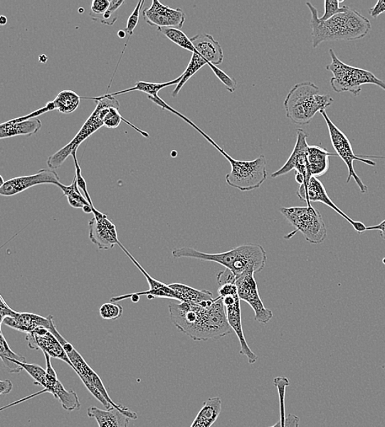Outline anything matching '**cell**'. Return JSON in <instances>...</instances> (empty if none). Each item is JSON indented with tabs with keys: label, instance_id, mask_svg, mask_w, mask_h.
<instances>
[{
	"label": "cell",
	"instance_id": "33",
	"mask_svg": "<svg viewBox=\"0 0 385 427\" xmlns=\"http://www.w3.org/2000/svg\"><path fill=\"white\" fill-rule=\"evenodd\" d=\"M274 384L280 395V420L276 424L270 427H285V392L288 386H290V381L287 377H276Z\"/></svg>",
	"mask_w": 385,
	"mask_h": 427
},
{
	"label": "cell",
	"instance_id": "7",
	"mask_svg": "<svg viewBox=\"0 0 385 427\" xmlns=\"http://www.w3.org/2000/svg\"><path fill=\"white\" fill-rule=\"evenodd\" d=\"M329 52L331 63L326 66V69L333 73L330 85L335 93H350L358 96L362 93V85L366 84L376 85L385 90V82L371 72L347 65L337 57L334 50L329 49Z\"/></svg>",
	"mask_w": 385,
	"mask_h": 427
},
{
	"label": "cell",
	"instance_id": "1",
	"mask_svg": "<svg viewBox=\"0 0 385 427\" xmlns=\"http://www.w3.org/2000/svg\"><path fill=\"white\" fill-rule=\"evenodd\" d=\"M169 311L175 327L195 341L221 339L233 330L221 297L201 304L171 302Z\"/></svg>",
	"mask_w": 385,
	"mask_h": 427
},
{
	"label": "cell",
	"instance_id": "36",
	"mask_svg": "<svg viewBox=\"0 0 385 427\" xmlns=\"http://www.w3.org/2000/svg\"><path fill=\"white\" fill-rule=\"evenodd\" d=\"M343 2L344 0H341V1H338V0H325V13L322 17L320 18V21H327L337 14L345 12L347 6H339L340 3Z\"/></svg>",
	"mask_w": 385,
	"mask_h": 427
},
{
	"label": "cell",
	"instance_id": "25",
	"mask_svg": "<svg viewBox=\"0 0 385 427\" xmlns=\"http://www.w3.org/2000/svg\"><path fill=\"white\" fill-rule=\"evenodd\" d=\"M222 401L219 397L210 398L203 404L191 427H211L221 415Z\"/></svg>",
	"mask_w": 385,
	"mask_h": 427
},
{
	"label": "cell",
	"instance_id": "9",
	"mask_svg": "<svg viewBox=\"0 0 385 427\" xmlns=\"http://www.w3.org/2000/svg\"><path fill=\"white\" fill-rule=\"evenodd\" d=\"M50 330L56 335V337L60 341V343L63 347L64 350L66 351L69 359H70L73 363V370L78 374V376L81 379L83 384H85L88 382L93 384L95 388L103 395L107 401L113 406L114 408L122 411V413L132 420L137 419L138 416L136 413L132 412V410L125 407V406L117 404L113 402V400L110 398L109 394L107 392L100 376L93 370V368L85 362L81 354L74 349V347L64 339L60 332H58L55 323H52L51 329Z\"/></svg>",
	"mask_w": 385,
	"mask_h": 427
},
{
	"label": "cell",
	"instance_id": "35",
	"mask_svg": "<svg viewBox=\"0 0 385 427\" xmlns=\"http://www.w3.org/2000/svg\"><path fill=\"white\" fill-rule=\"evenodd\" d=\"M124 4V0H110L109 9L106 11V13L102 17L96 21H100V23L105 25L113 26L117 19V16L116 14L117 11L119 10L121 5Z\"/></svg>",
	"mask_w": 385,
	"mask_h": 427
},
{
	"label": "cell",
	"instance_id": "22",
	"mask_svg": "<svg viewBox=\"0 0 385 427\" xmlns=\"http://www.w3.org/2000/svg\"><path fill=\"white\" fill-rule=\"evenodd\" d=\"M42 122L39 119L21 121L14 119L0 125V138H9L16 136H32L41 130Z\"/></svg>",
	"mask_w": 385,
	"mask_h": 427
},
{
	"label": "cell",
	"instance_id": "48",
	"mask_svg": "<svg viewBox=\"0 0 385 427\" xmlns=\"http://www.w3.org/2000/svg\"><path fill=\"white\" fill-rule=\"evenodd\" d=\"M8 23V19L6 17H5V16H1V17H0V23H1V25H5Z\"/></svg>",
	"mask_w": 385,
	"mask_h": 427
},
{
	"label": "cell",
	"instance_id": "51",
	"mask_svg": "<svg viewBox=\"0 0 385 427\" xmlns=\"http://www.w3.org/2000/svg\"><path fill=\"white\" fill-rule=\"evenodd\" d=\"M78 12H79V14H83L84 9H78Z\"/></svg>",
	"mask_w": 385,
	"mask_h": 427
},
{
	"label": "cell",
	"instance_id": "4",
	"mask_svg": "<svg viewBox=\"0 0 385 427\" xmlns=\"http://www.w3.org/2000/svg\"><path fill=\"white\" fill-rule=\"evenodd\" d=\"M320 89L312 82L294 85L283 101L286 116L294 125H307L322 110L334 103L329 95H320Z\"/></svg>",
	"mask_w": 385,
	"mask_h": 427
},
{
	"label": "cell",
	"instance_id": "44",
	"mask_svg": "<svg viewBox=\"0 0 385 427\" xmlns=\"http://www.w3.org/2000/svg\"><path fill=\"white\" fill-rule=\"evenodd\" d=\"M13 389V384L9 380L0 381V394L4 395L9 394Z\"/></svg>",
	"mask_w": 385,
	"mask_h": 427
},
{
	"label": "cell",
	"instance_id": "27",
	"mask_svg": "<svg viewBox=\"0 0 385 427\" xmlns=\"http://www.w3.org/2000/svg\"><path fill=\"white\" fill-rule=\"evenodd\" d=\"M181 78H183V75H181L179 78L173 80V81L164 83L138 82L133 88L121 90V92L106 94L104 96L105 97H115L116 95L135 92V90H137V92L147 93L149 96H157L159 95L158 93L159 90H162L165 88L170 87V85H177L181 82Z\"/></svg>",
	"mask_w": 385,
	"mask_h": 427
},
{
	"label": "cell",
	"instance_id": "5",
	"mask_svg": "<svg viewBox=\"0 0 385 427\" xmlns=\"http://www.w3.org/2000/svg\"><path fill=\"white\" fill-rule=\"evenodd\" d=\"M83 98L95 100V109L73 140L68 145L60 149V151L48 158V167L52 170L60 168L63 163L66 162L68 157L72 156L75 149H78L84 141L104 126V117L108 113L110 108L115 107V108L120 109V106L119 100H117L115 97H105L102 95L100 97Z\"/></svg>",
	"mask_w": 385,
	"mask_h": 427
},
{
	"label": "cell",
	"instance_id": "34",
	"mask_svg": "<svg viewBox=\"0 0 385 427\" xmlns=\"http://www.w3.org/2000/svg\"><path fill=\"white\" fill-rule=\"evenodd\" d=\"M124 308L115 302H107L100 308V317L104 320H115L122 317Z\"/></svg>",
	"mask_w": 385,
	"mask_h": 427
},
{
	"label": "cell",
	"instance_id": "19",
	"mask_svg": "<svg viewBox=\"0 0 385 427\" xmlns=\"http://www.w3.org/2000/svg\"><path fill=\"white\" fill-rule=\"evenodd\" d=\"M53 320L52 316L46 318L34 313L17 312L13 317L5 318L1 325L4 324L10 328L21 331V332L26 334L33 332L40 327H44L50 330Z\"/></svg>",
	"mask_w": 385,
	"mask_h": 427
},
{
	"label": "cell",
	"instance_id": "40",
	"mask_svg": "<svg viewBox=\"0 0 385 427\" xmlns=\"http://www.w3.org/2000/svg\"><path fill=\"white\" fill-rule=\"evenodd\" d=\"M144 4H145L144 0L139 1L137 4L136 9L135 11H133V13L130 15V17L128 18L125 32L126 34L127 33L130 36L133 35V31H135L138 23L139 16H140L141 10Z\"/></svg>",
	"mask_w": 385,
	"mask_h": 427
},
{
	"label": "cell",
	"instance_id": "49",
	"mask_svg": "<svg viewBox=\"0 0 385 427\" xmlns=\"http://www.w3.org/2000/svg\"><path fill=\"white\" fill-rule=\"evenodd\" d=\"M117 36H119L120 38H125V37L126 36L125 31H120L119 32H117Z\"/></svg>",
	"mask_w": 385,
	"mask_h": 427
},
{
	"label": "cell",
	"instance_id": "11",
	"mask_svg": "<svg viewBox=\"0 0 385 427\" xmlns=\"http://www.w3.org/2000/svg\"><path fill=\"white\" fill-rule=\"evenodd\" d=\"M240 300L248 302L255 312V320L260 324H268L273 318V312L265 307L259 295L258 283L254 273H246L235 282Z\"/></svg>",
	"mask_w": 385,
	"mask_h": 427
},
{
	"label": "cell",
	"instance_id": "39",
	"mask_svg": "<svg viewBox=\"0 0 385 427\" xmlns=\"http://www.w3.org/2000/svg\"><path fill=\"white\" fill-rule=\"evenodd\" d=\"M110 5V0H94L90 7V16L93 21H97L106 13Z\"/></svg>",
	"mask_w": 385,
	"mask_h": 427
},
{
	"label": "cell",
	"instance_id": "37",
	"mask_svg": "<svg viewBox=\"0 0 385 427\" xmlns=\"http://www.w3.org/2000/svg\"><path fill=\"white\" fill-rule=\"evenodd\" d=\"M0 357H1L2 359H9L21 362H26L24 357L15 354V352L10 349L6 339L4 338L2 331L0 332Z\"/></svg>",
	"mask_w": 385,
	"mask_h": 427
},
{
	"label": "cell",
	"instance_id": "14",
	"mask_svg": "<svg viewBox=\"0 0 385 427\" xmlns=\"http://www.w3.org/2000/svg\"><path fill=\"white\" fill-rule=\"evenodd\" d=\"M142 16L149 25L157 26V28L181 29L186 20L183 10L165 6L158 0H153L152 6L143 10Z\"/></svg>",
	"mask_w": 385,
	"mask_h": 427
},
{
	"label": "cell",
	"instance_id": "6",
	"mask_svg": "<svg viewBox=\"0 0 385 427\" xmlns=\"http://www.w3.org/2000/svg\"><path fill=\"white\" fill-rule=\"evenodd\" d=\"M208 142H211L231 165L232 169L226 177L230 186L242 191H250L260 189L265 183L267 179V162L264 154L254 160H237L228 156L211 138Z\"/></svg>",
	"mask_w": 385,
	"mask_h": 427
},
{
	"label": "cell",
	"instance_id": "21",
	"mask_svg": "<svg viewBox=\"0 0 385 427\" xmlns=\"http://www.w3.org/2000/svg\"><path fill=\"white\" fill-rule=\"evenodd\" d=\"M120 248L124 251V253L128 256L133 264H135L139 270L142 272L144 276L146 277L147 283L149 286V290L145 292H136L137 296L145 295L147 296L148 299L156 297H162L172 299V300L178 301V297L176 295L174 291L169 285H164V283L154 280L147 272L143 269V267L137 263L135 258L130 254V252L125 248V246L120 242L119 244Z\"/></svg>",
	"mask_w": 385,
	"mask_h": 427
},
{
	"label": "cell",
	"instance_id": "23",
	"mask_svg": "<svg viewBox=\"0 0 385 427\" xmlns=\"http://www.w3.org/2000/svg\"><path fill=\"white\" fill-rule=\"evenodd\" d=\"M88 416L95 419L99 427H130L131 420L122 411L114 407L106 410L90 407Z\"/></svg>",
	"mask_w": 385,
	"mask_h": 427
},
{
	"label": "cell",
	"instance_id": "38",
	"mask_svg": "<svg viewBox=\"0 0 385 427\" xmlns=\"http://www.w3.org/2000/svg\"><path fill=\"white\" fill-rule=\"evenodd\" d=\"M210 68L212 69L216 76L221 80V81L226 85L229 93H234L235 90L238 88V82L234 78H230L228 75L221 70L218 67L211 65Z\"/></svg>",
	"mask_w": 385,
	"mask_h": 427
},
{
	"label": "cell",
	"instance_id": "42",
	"mask_svg": "<svg viewBox=\"0 0 385 427\" xmlns=\"http://www.w3.org/2000/svg\"><path fill=\"white\" fill-rule=\"evenodd\" d=\"M16 314H17V312L11 309L6 302L4 301L3 296L0 295V318H1L0 319V324H2L5 318L13 317Z\"/></svg>",
	"mask_w": 385,
	"mask_h": 427
},
{
	"label": "cell",
	"instance_id": "17",
	"mask_svg": "<svg viewBox=\"0 0 385 427\" xmlns=\"http://www.w3.org/2000/svg\"><path fill=\"white\" fill-rule=\"evenodd\" d=\"M94 217L89 221L90 241L100 250H110L120 242L117 238L116 226L105 214L95 209Z\"/></svg>",
	"mask_w": 385,
	"mask_h": 427
},
{
	"label": "cell",
	"instance_id": "15",
	"mask_svg": "<svg viewBox=\"0 0 385 427\" xmlns=\"http://www.w3.org/2000/svg\"><path fill=\"white\" fill-rule=\"evenodd\" d=\"M224 308H226L228 322L230 327L236 333L240 342V354L245 355L248 359L250 364H254L258 360V357L250 349L245 339L243 328L242 311H241V303L238 292L233 293L231 295L222 297Z\"/></svg>",
	"mask_w": 385,
	"mask_h": 427
},
{
	"label": "cell",
	"instance_id": "24",
	"mask_svg": "<svg viewBox=\"0 0 385 427\" xmlns=\"http://www.w3.org/2000/svg\"><path fill=\"white\" fill-rule=\"evenodd\" d=\"M338 157L336 153H330L320 146H309L307 159L312 177L319 178L328 172L329 157Z\"/></svg>",
	"mask_w": 385,
	"mask_h": 427
},
{
	"label": "cell",
	"instance_id": "20",
	"mask_svg": "<svg viewBox=\"0 0 385 427\" xmlns=\"http://www.w3.org/2000/svg\"><path fill=\"white\" fill-rule=\"evenodd\" d=\"M196 51L208 62V66L221 65L223 61V51L219 42L210 34H198L191 38Z\"/></svg>",
	"mask_w": 385,
	"mask_h": 427
},
{
	"label": "cell",
	"instance_id": "18",
	"mask_svg": "<svg viewBox=\"0 0 385 427\" xmlns=\"http://www.w3.org/2000/svg\"><path fill=\"white\" fill-rule=\"evenodd\" d=\"M31 349H41L44 354L50 355L53 359H60L70 366L73 365L60 341L56 337L51 330L40 327L33 332L26 334Z\"/></svg>",
	"mask_w": 385,
	"mask_h": 427
},
{
	"label": "cell",
	"instance_id": "43",
	"mask_svg": "<svg viewBox=\"0 0 385 427\" xmlns=\"http://www.w3.org/2000/svg\"><path fill=\"white\" fill-rule=\"evenodd\" d=\"M385 13V0H379L375 7L369 10V14L374 19H377L379 15Z\"/></svg>",
	"mask_w": 385,
	"mask_h": 427
},
{
	"label": "cell",
	"instance_id": "29",
	"mask_svg": "<svg viewBox=\"0 0 385 427\" xmlns=\"http://www.w3.org/2000/svg\"><path fill=\"white\" fill-rule=\"evenodd\" d=\"M51 394L56 399L60 400L64 410L72 412V411L81 408V403L76 392L66 391L62 383L58 380L53 388Z\"/></svg>",
	"mask_w": 385,
	"mask_h": 427
},
{
	"label": "cell",
	"instance_id": "3",
	"mask_svg": "<svg viewBox=\"0 0 385 427\" xmlns=\"http://www.w3.org/2000/svg\"><path fill=\"white\" fill-rule=\"evenodd\" d=\"M172 254L175 258H189L221 264L231 271L237 279L246 273H259L265 269L267 260L264 248L253 243L239 246L222 253H205L185 247L174 249Z\"/></svg>",
	"mask_w": 385,
	"mask_h": 427
},
{
	"label": "cell",
	"instance_id": "47",
	"mask_svg": "<svg viewBox=\"0 0 385 427\" xmlns=\"http://www.w3.org/2000/svg\"><path fill=\"white\" fill-rule=\"evenodd\" d=\"M295 179L298 184L302 185L304 184L305 178L301 174L295 172Z\"/></svg>",
	"mask_w": 385,
	"mask_h": 427
},
{
	"label": "cell",
	"instance_id": "30",
	"mask_svg": "<svg viewBox=\"0 0 385 427\" xmlns=\"http://www.w3.org/2000/svg\"><path fill=\"white\" fill-rule=\"evenodd\" d=\"M57 186L63 191V195L68 197L69 205L72 207L76 208V209H83L85 206H92L80 191L81 189L78 188L76 177H74L71 185L66 186L60 183Z\"/></svg>",
	"mask_w": 385,
	"mask_h": 427
},
{
	"label": "cell",
	"instance_id": "16",
	"mask_svg": "<svg viewBox=\"0 0 385 427\" xmlns=\"http://www.w3.org/2000/svg\"><path fill=\"white\" fill-rule=\"evenodd\" d=\"M60 177L56 171L43 169L35 174L11 179L0 188V194L4 196H13L28 190L32 186L41 184L58 185Z\"/></svg>",
	"mask_w": 385,
	"mask_h": 427
},
{
	"label": "cell",
	"instance_id": "52",
	"mask_svg": "<svg viewBox=\"0 0 385 427\" xmlns=\"http://www.w3.org/2000/svg\"><path fill=\"white\" fill-rule=\"evenodd\" d=\"M382 367H383V368H384V369L385 370V365H384Z\"/></svg>",
	"mask_w": 385,
	"mask_h": 427
},
{
	"label": "cell",
	"instance_id": "45",
	"mask_svg": "<svg viewBox=\"0 0 385 427\" xmlns=\"http://www.w3.org/2000/svg\"><path fill=\"white\" fill-rule=\"evenodd\" d=\"M367 231H378L381 237L385 240V220L375 226L366 227Z\"/></svg>",
	"mask_w": 385,
	"mask_h": 427
},
{
	"label": "cell",
	"instance_id": "41",
	"mask_svg": "<svg viewBox=\"0 0 385 427\" xmlns=\"http://www.w3.org/2000/svg\"><path fill=\"white\" fill-rule=\"evenodd\" d=\"M236 280V276H235L232 273V272L228 269L219 272V273L217 275V281L218 286H221L226 284H235Z\"/></svg>",
	"mask_w": 385,
	"mask_h": 427
},
{
	"label": "cell",
	"instance_id": "13",
	"mask_svg": "<svg viewBox=\"0 0 385 427\" xmlns=\"http://www.w3.org/2000/svg\"><path fill=\"white\" fill-rule=\"evenodd\" d=\"M297 195L301 201H307V206H311L312 202H322L328 206L334 211L344 217L347 222L352 224L358 233L366 231V227L364 223L359 221H355L346 215V214L337 206L326 191L324 184L317 178L312 177L310 179L307 185L299 186Z\"/></svg>",
	"mask_w": 385,
	"mask_h": 427
},
{
	"label": "cell",
	"instance_id": "31",
	"mask_svg": "<svg viewBox=\"0 0 385 427\" xmlns=\"http://www.w3.org/2000/svg\"><path fill=\"white\" fill-rule=\"evenodd\" d=\"M205 65H208V62L195 50V51L192 53V56L188 68H186L184 73L181 74L183 75V78H181V82L176 85V88L174 90L172 93L173 97H176V96L179 94L181 89L184 88V85L188 83L189 80L192 76H194V75Z\"/></svg>",
	"mask_w": 385,
	"mask_h": 427
},
{
	"label": "cell",
	"instance_id": "2",
	"mask_svg": "<svg viewBox=\"0 0 385 427\" xmlns=\"http://www.w3.org/2000/svg\"><path fill=\"white\" fill-rule=\"evenodd\" d=\"M312 14V38L314 49L326 41H356L363 38L371 29L370 20L355 9L347 6L344 13L322 21L312 3H307Z\"/></svg>",
	"mask_w": 385,
	"mask_h": 427
},
{
	"label": "cell",
	"instance_id": "46",
	"mask_svg": "<svg viewBox=\"0 0 385 427\" xmlns=\"http://www.w3.org/2000/svg\"><path fill=\"white\" fill-rule=\"evenodd\" d=\"M299 421L296 416H288L285 419V427H298Z\"/></svg>",
	"mask_w": 385,
	"mask_h": 427
},
{
	"label": "cell",
	"instance_id": "50",
	"mask_svg": "<svg viewBox=\"0 0 385 427\" xmlns=\"http://www.w3.org/2000/svg\"><path fill=\"white\" fill-rule=\"evenodd\" d=\"M39 60L41 63H46L48 60V57L46 56L43 55L39 57Z\"/></svg>",
	"mask_w": 385,
	"mask_h": 427
},
{
	"label": "cell",
	"instance_id": "8",
	"mask_svg": "<svg viewBox=\"0 0 385 427\" xmlns=\"http://www.w3.org/2000/svg\"><path fill=\"white\" fill-rule=\"evenodd\" d=\"M283 216L296 228L288 234L285 239H290L297 232H301L307 241L312 244H320L327 237V229L322 214L312 206L281 208Z\"/></svg>",
	"mask_w": 385,
	"mask_h": 427
},
{
	"label": "cell",
	"instance_id": "28",
	"mask_svg": "<svg viewBox=\"0 0 385 427\" xmlns=\"http://www.w3.org/2000/svg\"><path fill=\"white\" fill-rule=\"evenodd\" d=\"M81 97L73 90H63L53 100L56 110L64 115L73 113L78 108Z\"/></svg>",
	"mask_w": 385,
	"mask_h": 427
},
{
	"label": "cell",
	"instance_id": "26",
	"mask_svg": "<svg viewBox=\"0 0 385 427\" xmlns=\"http://www.w3.org/2000/svg\"><path fill=\"white\" fill-rule=\"evenodd\" d=\"M169 286L177 295L179 302L201 304L213 299L212 293L208 290H198L188 285L179 284V283L169 285Z\"/></svg>",
	"mask_w": 385,
	"mask_h": 427
},
{
	"label": "cell",
	"instance_id": "32",
	"mask_svg": "<svg viewBox=\"0 0 385 427\" xmlns=\"http://www.w3.org/2000/svg\"><path fill=\"white\" fill-rule=\"evenodd\" d=\"M159 31L167 37L169 40L175 43L183 49L191 53L195 51V48L191 41V39L186 36L184 32L177 28H158Z\"/></svg>",
	"mask_w": 385,
	"mask_h": 427
},
{
	"label": "cell",
	"instance_id": "12",
	"mask_svg": "<svg viewBox=\"0 0 385 427\" xmlns=\"http://www.w3.org/2000/svg\"><path fill=\"white\" fill-rule=\"evenodd\" d=\"M297 135L296 145L293 149L290 157L288 158L283 167L271 174V178H279L280 176L285 175L294 169L295 172L304 176L305 181L302 185H307L310 179L312 178L307 159L309 145L307 138L308 137V135L303 130H301V128H298Z\"/></svg>",
	"mask_w": 385,
	"mask_h": 427
},
{
	"label": "cell",
	"instance_id": "10",
	"mask_svg": "<svg viewBox=\"0 0 385 427\" xmlns=\"http://www.w3.org/2000/svg\"><path fill=\"white\" fill-rule=\"evenodd\" d=\"M320 113L324 117L326 125L328 126L330 140L331 142H332L336 154L344 160L347 169H349V177H347V184H349L350 180L354 179L357 186H359L362 194H366L368 186L363 183L359 178V176L355 172L354 162V160H358V162L371 165V167H376V162H372L371 159L361 158L360 157L356 156L349 138H347L344 133L342 132L332 121H331L328 115L326 114L325 110H322Z\"/></svg>",
	"mask_w": 385,
	"mask_h": 427
}]
</instances>
